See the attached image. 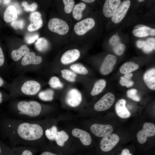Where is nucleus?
<instances>
[{
	"label": "nucleus",
	"mask_w": 155,
	"mask_h": 155,
	"mask_svg": "<svg viewBox=\"0 0 155 155\" xmlns=\"http://www.w3.org/2000/svg\"><path fill=\"white\" fill-rule=\"evenodd\" d=\"M5 129L11 142L15 145L36 146L41 142L44 128L38 120H27L12 118L5 121Z\"/></svg>",
	"instance_id": "obj_1"
},
{
	"label": "nucleus",
	"mask_w": 155,
	"mask_h": 155,
	"mask_svg": "<svg viewBox=\"0 0 155 155\" xmlns=\"http://www.w3.org/2000/svg\"><path fill=\"white\" fill-rule=\"evenodd\" d=\"M11 108L13 117L27 120H38L43 111L42 104L34 100L12 102Z\"/></svg>",
	"instance_id": "obj_2"
},
{
	"label": "nucleus",
	"mask_w": 155,
	"mask_h": 155,
	"mask_svg": "<svg viewBox=\"0 0 155 155\" xmlns=\"http://www.w3.org/2000/svg\"><path fill=\"white\" fill-rule=\"evenodd\" d=\"M41 88V85L38 81L28 80L22 83L20 89L21 93L24 95L33 96L39 92Z\"/></svg>",
	"instance_id": "obj_3"
},
{
	"label": "nucleus",
	"mask_w": 155,
	"mask_h": 155,
	"mask_svg": "<svg viewBox=\"0 0 155 155\" xmlns=\"http://www.w3.org/2000/svg\"><path fill=\"white\" fill-rule=\"evenodd\" d=\"M49 30L60 35H64L68 32L69 28L68 24L64 20L57 18L50 19L48 23Z\"/></svg>",
	"instance_id": "obj_4"
},
{
	"label": "nucleus",
	"mask_w": 155,
	"mask_h": 155,
	"mask_svg": "<svg viewBox=\"0 0 155 155\" xmlns=\"http://www.w3.org/2000/svg\"><path fill=\"white\" fill-rule=\"evenodd\" d=\"M115 100V96L111 92L105 94L94 104V109L98 111L106 110L112 106Z\"/></svg>",
	"instance_id": "obj_5"
},
{
	"label": "nucleus",
	"mask_w": 155,
	"mask_h": 155,
	"mask_svg": "<svg viewBox=\"0 0 155 155\" xmlns=\"http://www.w3.org/2000/svg\"><path fill=\"white\" fill-rule=\"evenodd\" d=\"M119 141L118 135L115 133H111L102 138L100 143V147L103 152H108L113 149Z\"/></svg>",
	"instance_id": "obj_6"
},
{
	"label": "nucleus",
	"mask_w": 155,
	"mask_h": 155,
	"mask_svg": "<svg viewBox=\"0 0 155 155\" xmlns=\"http://www.w3.org/2000/svg\"><path fill=\"white\" fill-rule=\"evenodd\" d=\"M155 135V125L150 122L144 123L142 129L140 130L137 134L139 142L143 144L146 142L148 137L154 136Z\"/></svg>",
	"instance_id": "obj_7"
},
{
	"label": "nucleus",
	"mask_w": 155,
	"mask_h": 155,
	"mask_svg": "<svg viewBox=\"0 0 155 155\" xmlns=\"http://www.w3.org/2000/svg\"><path fill=\"white\" fill-rule=\"evenodd\" d=\"M95 22L92 18H89L77 23L74 26V31L78 35H83L94 27Z\"/></svg>",
	"instance_id": "obj_8"
},
{
	"label": "nucleus",
	"mask_w": 155,
	"mask_h": 155,
	"mask_svg": "<svg viewBox=\"0 0 155 155\" xmlns=\"http://www.w3.org/2000/svg\"><path fill=\"white\" fill-rule=\"evenodd\" d=\"M82 100V96L80 91L76 88H72L67 92L65 98L67 104L73 107L78 106Z\"/></svg>",
	"instance_id": "obj_9"
},
{
	"label": "nucleus",
	"mask_w": 155,
	"mask_h": 155,
	"mask_svg": "<svg viewBox=\"0 0 155 155\" xmlns=\"http://www.w3.org/2000/svg\"><path fill=\"white\" fill-rule=\"evenodd\" d=\"M117 61L116 57L112 54L106 56L100 68V72L103 75H106L111 72Z\"/></svg>",
	"instance_id": "obj_10"
},
{
	"label": "nucleus",
	"mask_w": 155,
	"mask_h": 155,
	"mask_svg": "<svg viewBox=\"0 0 155 155\" xmlns=\"http://www.w3.org/2000/svg\"><path fill=\"white\" fill-rule=\"evenodd\" d=\"M90 129L95 135L99 137H103L109 134L113 130L112 126L108 124H94L91 126Z\"/></svg>",
	"instance_id": "obj_11"
},
{
	"label": "nucleus",
	"mask_w": 155,
	"mask_h": 155,
	"mask_svg": "<svg viewBox=\"0 0 155 155\" xmlns=\"http://www.w3.org/2000/svg\"><path fill=\"white\" fill-rule=\"evenodd\" d=\"M130 4V1L126 0L119 5L112 18V20L114 23H118L124 18Z\"/></svg>",
	"instance_id": "obj_12"
},
{
	"label": "nucleus",
	"mask_w": 155,
	"mask_h": 155,
	"mask_svg": "<svg viewBox=\"0 0 155 155\" xmlns=\"http://www.w3.org/2000/svg\"><path fill=\"white\" fill-rule=\"evenodd\" d=\"M80 56V52L78 49L68 50L62 55L60 59L61 62L63 65H68L77 60Z\"/></svg>",
	"instance_id": "obj_13"
},
{
	"label": "nucleus",
	"mask_w": 155,
	"mask_h": 155,
	"mask_svg": "<svg viewBox=\"0 0 155 155\" xmlns=\"http://www.w3.org/2000/svg\"><path fill=\"white\" fill-rule=\"evenodd\" d=\"M119 0H106L103 7L104 15L107 18L112 17L120 4Z\"/></svg>",
	"instance_id": "obj_14"
},
{
	"label": "nucleus",
	"mask_w": 155,
	"mask_h": 155,
	"mask_svg": "<svg viewBox=\"0 0 155 155\" xmlns=\"http://www.w3.org/2000/svg\"><path fill=\"white\" fill-rule=\"evenodd\" d=\"M41 13L38 11L31 13L29 19L30 24L28 27V30L30 32H33L37 30L42 26L43 21L41 18Z\"/></svg>",
	"instance_id": "obj_15"
},
{
	"label": "nucleus",
	"mask_w": 155,
	"mask_h": 155,
	"mask_svg": "<svg viewBox=\"0 0 155 155\" xmlns=\"http://www.w3.org/2000/svg\"><path fill=\"white\" fill-rule=\"evenodd\" d=\"M42 60L41 56L36 55L34 52H30L23 57L21 64L23 66L30 65H38L42 62Z\"/></svg>",
	"instance_id": "obj_16"
},
{
	"label": "nucleus",
	"mask_w": 155,
	"mask_h": 155,
	"mask_svg": "<svg viewBox=\"0 0 155 155\" xmlns=\"http://www.w3.org/2000/svg\"><path fill=\"white\" fill-rule=\"evenodd\" d=\"M126 100L121 99L118 100L115 105V110L117 115L120 117L126 119L129 117L131 113L125 106Z\"/></svg>",
	"instance_id": "obj_17"
},
{
	"label": "nucleus",
	"mask_w": 155,
	"mask_h": 155,
	"mask_svg": "<svg viewBox=\"0 0 155 155\" xmlns=\"http://www.w3.org/2000/svg\"><path fill=\"white\" fill-rule=\"evenodd\" d=\"M74 136L79 138L84 145H89L91 143L92 138L90 134L86 131L78 128L74 129L72 131Z\"/></svg>",
	"instance_id": "obj_18"
},
{
	"label": "nucleus",
	"mask_w": 155,
	"mask_h": 155,
	"mask_svg": "<svg viewBox=\"0 0 155 155\" xmlns=\"http://www.w3.org/2000/svg\"><path fill=\"white\" fill-rule=\"evenodd\" d=\"M144 81L149 88L155 90V69H150L146 71L143 76Z\"/></svg>",
	"instance_id": "obj_19"
},
{
	"label": "nucleus",
	"mask_w": 155,
	"mask_h": 155,
	"mask_svg": "<svg viewBox=\"0 0 155 155\" xmlns=\"http://www.w3.org/2000/svg\"><path fill=\"white\" fill-rule=\"evenodd\" d=\"M17 17V11L15 7L12 5L8 6L4 13L3 19L5 21L9 23L16 20Z\"/></svg>",
	"instance_id": "obj_20"
},
{
	"label": "nucleus",
	"mask_w": 155,
	"mask_h": 155,
	"mask_svg": "<svg viewBox=\"0 0 155 155\" xmlns=\"http://www.w3.org/2000/svg\"><path fill=\"white\" fill-rule=\"evenodd\" d=\"M30 51L29 49L26 45H22L18 49L13 50L11 52L12 59L15 61H17L28 53Z\"/></svg>",
	"instance_id": "obj_21"
},
{
	"label": "nucleus",
	"mask_w": 155,
	"mask_h": 155,
	"mask_svg": "<svg viewBox=\"0 0 155 155\" xmlns=\"http://www.w3.org/2000/svg\"><path fill=\"white\" fill-rule=\"evenodd\" d=\"M132 33L134 36L138 37H144L149 35L154 36L155 29L145 26L142 28L133 29Z\"/></svg>",
	"instance_id": "obj_22"
},
{
	"label": "nucleus",
	"mask_w": 155,
	"mask_h": 155,
	"mask_svg": "<svg viewBox=\"0 0 155 155\" xmlns=\"http://www.w3.org/2000/svg\"><path fill=\"white\" fill-rule=\"evenodd\" d=\"M139 67L138 64L133 62H128L123 64L120 67L119 71L122 74L125 75L134 71Z\"/></svg>",
	"instance_id": "obj_23"
},
{
	"label": "nucleus",
	"mask_w": 155,
	"mask_h": 155,
	"mask_svg": "<svg viewBox=\"0 0 155 155\" xmlns=\"http://www.w3.org/2000/svg\"><path fill=\"white\" fill-rule=\"evenodd\" d=\"M106 86V82L104 79H101L97 81L94 84L91 92L92 96L97 95L101 92Z\"/></svg>",
	"instance_id": "obj_24"
},
{
	"label": "nucleus",
	"mask_w": 155,
	"mask_h": 155,
	"mask_svg": "<svg viewBox=\"0 0 155 155\" xmlns=\"http://www.w3.org/2000/svg\"><path fill=\"white\" fill-rule=\"evenodd\" d=\"M54 91L53 89H48L39 92L38 97L43 101H51L54 98Z\"/></svg>",
	"instance_id": "obj_25"
},
{
	"label": "nucleus",
	"mask_w": 155,
	"mask_h": 155,
	"mask_svg": "<svg viewBox=\"0 0 155 155\" xmlns=\"http://www.w3.org/2000/svg\"><path fill=\"white\" fill-rule=\"evenodd\" d=\"M86 7V4L83 2L79 3L74 6L72 10V15L75 19L79 20L82 18V12Z\"/></svg>",
	"instance_id": "obj_26"
},
{
	"label": "nucleus",
	"mask_w": 155,
	"mask_h": 155,
	"mask_svg": "<svg viewBox=\"0 0 155 155\" xmlns=\"http://www.w3.org/2000/svg\"><path fill=\"white\" fill-rule=\"evenodd\" d=\"M62 77L66 80L71 82L76 81L77 74L70 69H63L61 70Z\"/></svg>",
	"instance_id": "obj_27"
},
{
	"label": "nucleus",
	"mask_w": 155,
	"mask_h": 155,
	"mask_svg": "<svg viewBox=\"0 0 155 155\" xmlns=\"http://www.w3.org/2000/svg\"><path fill=\"white\" fill-rule=\"evenodd\" d=\"M68 138L69 136L67 134L65 131L61 130L57 131L55 140L57 145L62 146Z\"/></svg>",
	"instance_id": "obj_28"
},
{
	"label": "nucleus",
	"mask_w": 155,
	"mask_h": 155,
	"mask_svg": "<svg viewBox=\"0 0 155 155\" xmlns=\"http://www.w3.org/2000/svg\"><path fill=\"white\" fill-rule=\"evenodd\" d=\"M70 69L76 74L85 75L88 72V70L86 67L79 63L72 64L70 66Z\"/></svg>",
	"instance_id": "obj_29"
},
{
	"label": "nucleus",
	"mask_w": 155,
	"mask_h": 155,
	"mask_svg": "<svg viewBox=\"0 0 155 155\" xmlns=\"http://www.w3.org/2000/svg\"><path fill=\"white\" fill-rule=\"evenodd\" d=\"M49 44L47 40L44 38L38 39L35 43L36 49L39 51L44 52L48 48Z\"/></svg>",
	"instance_id": "obj_30"
},
{
	"label": "nucleus",
	"mask_w": 155,
	"mask_h": 155,
	"mask_svg": "<svg viewBox=\"0 0 155 155\" xmlns=\"http://www.w3.org/2000/svg\"><path fill=\"white\" fill-rule=\"evenodd\" d=\"M133 75V73H130L125 75L123 77H121L119 82L121 85L123 86H126L127 88L133 86L134 83L131 80V79Z\"/></svg>",
	"instance_id": "obj_31"
},
{
	"label": "nucleus",
	"mask_w": 155,
	"mask_h": 155,
	"mask_svg": "<svg viewBox=\"0 0 155 155\" xmlns=\"http://www.w3.org/2000/svg\"><path fill=\"white\" fill-rule=\"evenodd\" d=\"M58 129L57 127L55 125L47 128L44 130V134L46 138L50 141H54Z\"/></svg>",
	"instance_id": "obj_32"
},
{
	"label": "nucleus",
	"mask_w": 155,
	"mask_h": 155,
	"mask_svg": "<svg viewBox=\"0 0 155 155\" xmlns=\"http://www.w3.org/2000/svg\"><path fill=\"white\" fill-rule=\"evenodd\" d=\"M48 84L50 86L54 89L62 88L64 86L59 78L55 76H53L50 78Z\"/></svg>",
	"instance_id": "obj_33"
},
{
	"label": "nucleus",
	"mask_w": 155,
	"mask_h": 155,
	"mask_svg": "<svg viewBox=\"0 0 155 155\" xmlns=\"http://www.w3.org/2000/svg\"><path fill=\"white\" fill-rule=\"evenodd\" d=\"M63 2L64 5L65 12L67 13H71L73 8L75 1L73 0H63Z\"/></svg>",
	"instance_id": "obj_34"
},
{
	"label": "nucleus",
	"mask_w": 155,
	"mask_h": 155,
	"mask_svg": "<svg viewBox=\"0 0 155 155\" xmlns=\"http://www.w3.org/2000/svg\"><path fill=\"white\" fill-rule=\"evenodd\" d=\"M22 6L24 7V9L26 11H33L36 9L37 5L35 3L29 5L26 1H23L22 3Z\"/></svg>",
	"instance_id": "obj_35"
},
{
	"label": "nucleus",
	"mask_w": 155,
	"mask_h": 155,
	"mask_svg": "<svg viewBox=\"0 0 155 155\" xmlns=\"http://www.w3.org/2000/svg\"><path fill=\"white\" fill-rule=\"evenodd\" d=\"M24 22L22 20H15L11 22V25L15 29H22L24 27Z\"/></svg>",
	"instance_id": "obj_36"
},
{
	"label": "nucleus",
	"mask_w": 155,
	"mask_h": 155,
	"mask_svg": "<svg viewBox=\"0 0 155 155\" xmlns=\"http://www.w3.org/2000/svg\"><path fill=\"white\" fill-rule=\"evenodd\" d=\"M125 48V46L124 44L120 43L113 47V49L114 52L116 55H120L123 53Z\"/></svg>",
	"instance_id": "obj_37"
},
{
	"label": "nucleus",
	"mask_w": 155,
	"mask_h": 155,
	"mask_svg": "<svg viewBox=\"0 0 155 155\" xmlns=\"http://www.w3.org/2000/svg\"><path fill=\"white\" fill-rule=\"evenodd\" d=\"M109 42L110 44L113 47H114L121 43L120 40V38L117 35H114L110 38Z\"/></svg>",
	"instance_id": "obj_38"
},
{
	"label": "nucleus",
	"mask_w": 155,
	"mask_h": 155,
	"mask_svg": "<svg viewBox=\"0 0 155 155\" xmlns=\"http://www.w3.org/2000/svg\"><path fill=\"white\" fill-rule=\"evenodd\" d=\"M38 38V34H34L27 35L25 37V39L28 44H30L34 42Z\"/></svg>",
	"instance_id": "obj_39"
},
{
	"label": "nucleus",
	"mask_w": 155,
	"mask_h": 155,
	"mask_svg": "<svg viewBox=\"0 0 155 155\" xmlns=\"http://www.w3.org/2000/svg\"><path fill=\"white\" fill-rule=\"evenodd\" d=\"M137 90L135 89H132L128 90L127 92V95L129 98L132 99L137 96L136 92Z\"/></svg>",
	"instance_id": "obj_40"
},
{
	"label": "nucleus",
	"mask_w": 155,
	"mask_h": 155,
	"mask_svg": "<svg viewBox=\"0 0 155 155\" xmlns=\"http://www.w3.org/2000/svg\"><path fill=\"white\" fill-rule=\"evenodd\" d=\"M142 48L144 51L146 53L150 52L153 49L152 47L149 44H147L146 42V44Z\"/></svg>",
	"instance_id": "obj_41"
},
{
	"label": "nucleus",
	"mask_w": 155,
	"mask_h": 155,
	"mask_svg": "<svg viewBox=\"0 0 155 155\" xmlns=\"http://www.w3.org/2000/svg\"><path fill=\"white\" fill-rule=\"evenodd\" d=\"M146 43L151 46L153 49H155V39L154 38H148L146 41Z\"/></svg>",
	"instance_id": "obj_42"
},
{
	"label": "nucleus",
	"mask_w": 155,
	"mask_h": 155,
	"mask_svg": "<svg viewBox=\"0 0 155 155\" xmlns=\"http://www.w3.org/2000/svg\"><path fill=\"white\" fill-rule=\"evenodd\" d=\"M20 155H33V154L29 149L24 148Z\"/></svg>",
	"instance_id": "obj_43"
},
{
	"label": "nucleus",
	"mask_w": 155,
	"mask_h": 155,
	"mask_svg": "<svg viewBox=\"0 0 155 155\" xmlns=\"http://www.w3.org/2000/svg\"><path fill=\"white\" fill-rule=\"evenodd\" d=\"M5 61L4 57L2 50L0 46V67L4 64Z\"/></svg>",
	"instance_id": "obj_44"
},
{
	"label": "nucleus",
	"mask_w": 155,
	"mask_h": 155,
	"mask_svg": "<svg viewBox=\"0 0 155 155\" xmlns=\"http://www.w3.org/2000/svg\"><path fill=\"white\" fill-rule=\"evenodd\" d=\"M146 44V41L143 40H138L136 42L137 47L140 48H142Z\"/></svg>",
	"instance_id": "obj_45"
},
{
	"label": "nucleus",
	"mask_w": 155,
	"mask_h": 155,
	"mask_svg": "<svg viewBox=\"0 0 155 155\" xmlns=\"http://www.w3.org/2000/svg\"><path fill=\"white\" fill-rule=\"evenodd\" d=\"M129 153V151L127 149H124L122 151L121 155H128Z\"/></svg>",
	"instance_id": "obj_46"
},
{
	"label": "nucleus",
	"mask_w": 155,
	"mask_h": 155,
	"mask_svg": "<svg viewBox=\"0 0 155 155\" xmlns=\"http://www.w3.org/2000/svg\"><path fill=\"white\" fill-rule=\"evenodd\" d=\"M40 155H57L49 151H45L42 152Z\"/></svg>",
	"instance_id": "obj_47"
},
{
	"label": "nucleus",
	"mask_w": 155,
	"mask_h": 155,
	"mask_svg": "<svg viewBox=\"0 0 155 155\" xmlns=\"http://www.w3.org/2000/svg\"><path fill=\"white\" fill-rule=\"evenodd\" d=\"M82 1L86 3H92L95 1L94 0H82Z\"/></svg>",
	"instance_id": "obj_48"
},
{
	"label": "nucleus",
	"mask_w": 155,
	"mask_h": 155,
	"mask_svg": "<svg viewBox=\"0 0 155 155\" xmlns=\"http://www.w3.org/2000/svg\"><path fill=\"white\" fill-rule=\"evenodd\" d=\"M4 81L3 79L0 77V87L2 86L4 84Z\"/></svg>",
	"instance_id": "obj_49"
},
{
	"label": "nucleus",
	"mask_w": 155,
	"mask_h": 155,
	"mask_svg": "<svg viewBox=\"0 0 155 155\" xmlns=\"http://www.w3.org/2000/svg\"><path fill=\"white\" fill-rule=\"evenodd\" d=\"M2 94L0 92V104L2 102L3 100L2 98Z\"/></svg>",
	"instance_id": "obj_50"
},
{
	"label": "nucleus",
	"mask_w": 155,
	"mask_h": 155,
	"mask_svg": "<svg viewBox=\"0 0 155 155\" xmlns=\"http://www.w3.org/2000/svg\"><path fill=\"white\" fill-rule=\"evenodd\" d=\"M10 1H11L10 0H3V2L4 4H7L9 3Z\"/></svg>",
	"instance_id": "obj_51"
},
{
	"label": "nucleus",
	"mask_w": 155,
	"mask_h": 155,
	"mask_svg": "<svg viewBox=\"0 0 155 155\" xmlns=\"http://www.w3.org/2000/svg\"><path fill=\"white\" fill-rule=\"evenodd\" d=\"M144 0H138L137 1L139 2H142L143 1H144Z\"/></svg>",
	"instance_id": "obj_52"
},
{
	"label": "nucleus",
	"mask_w": 155,
	"mask_h": 155,
	"mask_svg": "<svg viewBox=\"0 0 155 155\" xmlns=\"http://www.w3.org/2000/svg\"><path fill=\"white\" fill-rule=\"evenodd\" d=\"M1 148L0 147V154H1Z\"/></svg>",
	"instance_id": "obj_53"
},
{
	"label": "nucleus",
	"mask_w": 155,
	"mask_h": 155,
	"mask_svg": "<svg viewBox=\"0 0 155 155\" xmlns=\"http://www.w3.org/2000/svg\"></svg>",
	"instance_id": "obj_54"
}]
</instances>
